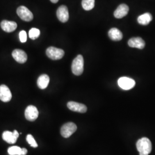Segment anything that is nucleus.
Masks as SVG:
<instances>
[{
  "label": "nucleus",
  "mask_w": 155,
  "mask_h": 155,
  "mask_svg": "<svg viewBox=\"0 0 155 155\" xmlns=\"http://www.w3.org/2000/svg\"><path fill=\"white\" fill-rule=\"evenodd\" d=\"M136 147L140 155H149L152 150V143L150 139L143 137L137 141Z\"/></svg>",
  "instance_id": "obj_1"
},
{
  "label": "nucleus",
  "mask_w": 155,
  "mask_h": 155,
  "mask_svg": "<svg viewBox=\"0 0 155 155\" xmlns=\"http://www.w3.org/2000/svg\"><path fill=\"white\" fill-rule=\"evenodd\" d=\"M72 72L75 75H81L84 70V60L82 55H78L74 59L71 65Z\"/></svg>",
  "instance_id": "obj_2"
},
{
  "label": "nucleus",
  "mask_w": 155,
  "mask_h": 155,
  "mask_svg": "<svg viewBox=\"0 0 155 155\" xmlns=\"http://www.w3.org/2000/svg\"><path fill=\"white\" fill-rule=\"evenodd\" d=\"M46 55L52 60H59L64 55V51L54 47H48L46 50Z\"/></svg>",
  "instance_id": "obj_3"
},
{
  "label": "nucleus",
  "mask_w": 155,
  "mask_h": 155,
  "mask_svg": "<svg viewBox=\"0 0 155 155\" xmlns=\"http://www.w3.org/2000/svg\"><path fill=\"white\" fill-rule=\"evenodd\" d=\"M77 130V125L73 123L70 122L66 123L61 127V134L62 137L64 138L70 137L73 133Z\"/></svg>",
  "instance_id": "obj_4"
},
{
  "label": "nucleus",
  "mask_w": 155,
  "mask_h": 155,
  "mask_svg": "<svg viewBox=\"0 0 155 155\" xmlns=\"http://www.w3.org/2000/svg\"><path fill=\"white\" fill-rule=\"evenodd\" d=\"M17 13L20 18L25 21H31L33 20L32 13L24 6H19L17 9Z\"/></svg>",
  "instance_id": "obj_5"
},
{
  "label": "nucleus",
  "mask_w": 155,
  "mask_h": 155,
  "mask_svg": "<svg viewBox=\"0 0 155 155\" xmlns=\"http://www.w3.org/2000/svg\"><path fill=\"white\" fill-rule=\"evenodd\" d=\"M135 84V81L130 78L121 77L118 80V86L125 90H129L132 89L134 87Z\"/></svg>",
  "instance_id": "obj_6"
},
{
  "label": "nucleus",
  "mask_w": 155,
  "mask_h": 155,
  "mask_svg": "<svg viewBox=\"0 0 155 155\" xmlns=\"http://www.w3.org/2000/svg\"><path fill=\"white\" fill-rule=\"evenodd\" d=\"M39 116V111L35 106L29 105L25 110V118L29 121H35Z\"/></svg>",
  "instance_id": "obj_7"
},
{
  "label": "nucleus",
  "mask_w": 155,
  "mask_h": 155,
  "mask_svg": "<svg viewBox=\"0 0 155 155\" xmlns=\"http://www.w3.org/2000/svg\"><path fill=\"white\" fill-rule=\"evenodd\" d=\"M19 136V133L16 130H15L13 132L10 131H5L2 133V139L9 144H13L16 143L17 139Z\"/></svg>",
  "instance_id": "obj_8"
},
{
  "label": "nucleus",
  "mask_w": 155,
  "mask_h": 155,
  "mask_svg": "<svg viewBox=\"0 0 155 155\" xmlns=\"http://www.w3.org/2000/svg\"><path fill=\"white\" fill-rule=\"evenodd\" d=\"M12 95L9 87L5 84L0 86V100L4 102H9L12 99Z\"/></svg>",
  "instance_id": "obj_9"
},
{
  "label": "nucleus",
  "mask_w": 155,
  "mask_h": 155,
  "mask_svg": "<svg viewBox=\"0 0 155 155\" xmlns=\"http://www.w3.org/2000/svg\"><path fill=\"white\" fill-rule=\"evenodd\" d=\"M56 16L60 21L66 22L69 18V13L66 6H59L56 12Z\"/></svg>",
  "instance_id": "obj_10"
},
{
  "label": "nucleus",
  "mask_w": 155,
  "mask_h": 155,
  "mask_svg": "<svg viewBox=\"0 0 155 155\" xmlns=\"http://www.w3.org/2000/svg\"><path fill=\"white\" fill-rule=\"evenodd\" d=\"M67 107L70 110L81 113H84L87 110L86 106L74 101L68 102L67 103Z\"/></svg>",
  "instance_id": "obj_11"
},
{
  "label": "nucleus",
  "mask_w": 155,
  "mask_h": 155,
  "mask_svg": "<svg viewBox=\"0 0 155 155\" xmlns=\"http://www.w3.org/2000/svg\"><path fill=\"white\" fill-rule=\"evenodd\" d=\"M12 56L14 59L19 63H24L27 61V55L23 50L16 49L12 52Z\"/></svg>",
  "instance_id": "obj_12"
},
{
  "label": "nucleus",
  "mask_w": 155,
  "mask_h": 155,
  "mask_svg": "<svg viewBox=\"0 0 155 155\" xmlns=\"http://www.w3.org/2000/svg\"><path fill=\"white\" fill-rule=\"evenodd\" d=\"M1 27L6 32L10 33L16 30L17 27V24L15 21L3 20L1 22Z\"/></svg>",
  "instance_id": "obj_13"
},
{
  "label": "nucleus",
  "mask_w": 155,
  "mask_h": 155,
  "mask_svg": "<svg viewBox=\"0 0 155 155\" xmlns=\"http://www.w3.org/2000/svg\"><path fill=\"white\" fill-rule=\"evenodd\" d=\"M128 45L132 48L143 49L145 45V41L141 38H133L128 41Z\"/></svg>",
  "instance_id": "obj_14"
},
{
  "label": "nucleus",
  "mask_w": 155,
  "mask_h": 155,
  "mask_svg": "<svg viewBox=\"0 0 155 155\" xmlns=\"http://www.w3.org/2000/svg\"><path fill=\"white\" fill-rule=\"evenodd\" d=\"M129 12V7L126 4H121L118 6L114 12V16L117 18H121L127 16Z\"/></svg>",
  "instance_id": "obj_15"
},
{
  "label": "nucleus",
  "mask_w": 155,
  "mask_h": 155,
  "mask_svg": "<svg viewBox=\"0 0 155 155\" xmlns=\"http://www.w3.org/2000/svg\"><path fill=\"white\" fill-rule=\"evenodd\" d=\"M8 152L9 155H26L28 150L24 148H21L18 146H13L8 148Z\"/></svg>",
  "instance_id": "obj_16"
},
{
  "label": "nucleus",
  "mask_w": 155,
  "mask_h": 155,
  "mask_svg": "<svg viewBox=\"0 0 155 155\" xmlns=\"http://www.w3.org/2000/svg\"><path fill=\"white\" fill-rule=\"evenodd\" d=\"M109 37L113 41H120L122 39L123 35L122 32L117 28L110 29L108 32Z\"/></svg>",
  "instance_id": "obj_17"
},
{
  "label": "nucleus",
  "mask_w": 155,
  "mask_h": 155,
  "mask_svg": "<svg viewBox=\"0 0 155 155\" xmlns=\"http://www.w3.org/2000/svg\"><path fill=\"white\" fill-rule=\"evenodd\" d=\"M50 83V77L46 75V74H43L40 75L37 81V84L39 88L42 90L46 89Z\"/></svg>",
  "instance_id": "obj_18"
},
{
  "label": "nucleus",
  "mask_w": 155,
  "mask_h": 155,
  "mask_svg": "<svg viewBox=\"0 0 155 155\" xmlns=\"http://www.w3.org/2000/svg\"><path fill=\"white\" fill-rule=\"evenodd\" d=\"M152 20V16L150 13H145L140 15L137 18V21L140 24L143 25H147L150 24Z\"/></svg>",
  "instance_id": "obj_19"
},
{
  "label": "nucleus",
  "mask_w": 155,
  "mask_h": 155,
  "mask_svg": "<svg viewBox=\"0 0 155 155\" xmlns=\"http://www.w3.org/2000/svg\"><path fill=\"white\" fill-rule=\"evenodd\" d=\"M82 5L85 11H90L94 8L95 0H82Z\"/></svg>",
  "instance_id": "obj_20"
},
{
  "label": "nucleus",
  "mask_w": 155,
  "mask_h": 155,
  "mask_svg": "<svg viewBox=\"0 0 155 155\" xmlns=\"http://www.w3.org/2000/svg\"><path fill=\"white\" fill-rule=\"evenodd\" d=\"M40 34V31L39 29L37 28H32L29 32V37L32 40H35L39 38Z\"/></svg>",
  "instance_id": "obj_21"
},
{
  "label": "nucleus",
  "mask_w": 155,
  "mask_h": 155,
  "mask_svg": "<svg viewBox=\"0 0 155 155\" xmlns=\"http://www.w3.org/2000/svg\"><path fill=\"white\" fill-rule=\"evenodd\" d=\"M26 140L28 142V144H29L33 148H37L38 147V145L36 142L35 140L33 138V136L31 134H28L27 136Z\"/></svg>",
  "instance_id": "obj_22"
},
{
  "label": "nucleus",
  "mask_w": 155,
  "mask_h": 155,
  "mask_svg": "<svg viewBox=\"0 0 155 155\" xmlns=\"http://www.w3.org/2000/svg\"><path fill=\"white\" fill-rule=\"evenodd\" d=\"M19 38L20 41L24 43L27 41V35L25 31H21L19 33Z\"/></svg>",
  "instance_id": "obj_23"
},
{
  "label": "nucleus",
  "mask_w": 155,
  "mask_h": 155,
  "mask_svg": "<svg viewBox=\"0 0 155 155\" xmlns=\"http://www.w3.org/2000/svg\"><path fill=\"white\" fill-rule=\"evenodd\" d=\"M50 1H51V2H52V3H54V4L57 3V2L59 1V0H50Z\"/></svg>",
  "instance_id": "obj_24"
}]
</instances>
